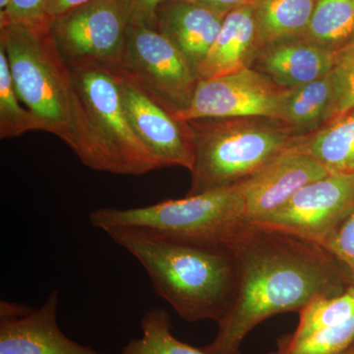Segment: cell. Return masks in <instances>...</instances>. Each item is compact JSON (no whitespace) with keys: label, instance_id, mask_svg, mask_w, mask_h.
<instances>
[{"label":"cell","instance_id":"cell-3","mask_svg":"<svg viewBox=\"0 0 354 354\" xmlns=\"http://www.w3.org/2000/svg\"><path fill=\"white\" fill-rule=\"evenodd\" d=\"M14 86L41 125L55 135L88 169L104 172L92 124L77 90L73 73L50 31V25L0 26Z\"/></svg>","mask_w":354,"mask_h":354},{"label":"cell","instance_id":"cell-21","mask_svg":"<svg viewBox=\"0 0 354 354\" xmlns=\"http://www.w3.org/2000/svg\"><path fill=\"white\" fill-rule=\"evenodd\" d=\"M143 335L133 339L120 354H209L179 341L171 332V317L164 309L148 310L141 320Z\"/></svg>","mask_w":354,"mask_h":354},{"label":"cell","instance_id":"cell-23","mask_svg":"<svg viewBox=\"0 0 354 354\" xmlns=\"http://www.w3.org/2000/svg\"><path fill=\"white\" fill-rule=\"evenodd\" d=\"M19 100L6 51L0 48V138L2 140L41 130L34 114L29 109L22 108Z\"/></svg>","mask_w":354,"mask_h":354},{"label":"cell","instance_id":"cell-24","mask_svg":"<svg viewBox=\"0 0 354 354\" xmlns=\"http://www.w3.org/2000/svg\"><path fill=\"white\" fill-rule=\"evenodd\" d=\"M354 342V317L337 327L317 330L301 337L286 335L270 354H344Z\"/></svg>","mask_w":354,"mask_h":354},{"label":"cell","instance_id":"cell-7","mask_svg":"<svg viewBox=\"0 0 354 354\" xmlns=\"http://www.w3.org/2000/svg\"><path fill=\"white\" fill-rule=\"evenodd\" d=\"M120 68L148 88L169 111L189 106L198 83L197 70L157 29L130 25Z\"/></svg>","mask_w":354,"mask_h":354},{"label":"cell","instance_id":"cell-6","mask_svg":"<svg viewBox=\"0 0 354 354\" xmlns=\"http://www.w3.org/2000/svg\"><path fill=\"white\" fill-rule=\"evenodd\" d=\"M69 66L101 150L106 172L138 176L162 169L157 158L133 129L111 69L92 62Z\"/></svg>","mask_w":354,"mask_h":354},{"label":"cell","instance_id":"cell-11","mask_svg":"<svg viewBox=\"0 0 354 354\" xmlns=\"http://www.w3.org/2000/svg\"><path fill=\"white\" fill-rule=\"evenodd\" d=\"M354 207V174H330L307 184L281 209L257 221L322 244Z\"/></svg>","mask_w":354,"mask_h":354},{"label":"cell","instance_id":"cell-16","mask_svg":"<svg viewBox=\"0 0 354 354\" xmlns=\"http://www.w3.org/2000/svg\"><path fill=\"white\" fill-rule=\"evenodd\" d=\"M225 17L183 0H167L158 8V30L197 70L218 37Z\"/></svg>","mask_w":354,"mask_h":354},{"label":"cell","instance_id":"cell-9","mask_svg":"<svg viewBox=\"0 0 354 354\" xmlns=\"http://www.w3.org/2000/svg\"><path fill=\"white\" fill-rule=\"evenodd\" d=\"M288 91L248 67L218 78L201 79L189 106L174 115L181 121L239 118L279 121Z\"/></svg>","mask_w":354,"mask_h":354},{"label":"cell","instance_id":"cell-15","mask_svg":"<svg viewBox=\"0 0 354 354\" xmlns=\"http://www.w3.org/2000/svg\"><path fill=\"white\" fill-rule=\"evenodd\" d=\"M261 48L253 4L239 7L225 16L198 75L209 80L252 67Z\"/></svg>","mask_w":354,"mask_h":354},{"label":"cell","instance_id":"cell-26","mask_svg":"<svg viewBox=\"0 0 354 354\" xmlns=\"http://www.w3.org/2000/svg\"><path fill=\"white\" fill-rule=\"evenodd\" d=\"M322 245L346 268L354 286V207L328 235Z\"/></svg>","mask_w":354,"mask_h":354},{"label":"cell","instance_id":"cell-14","mask_svg":"<svg viewBox=\"0 0 354 354\" xmlns=\"http://www.w3.org/2000/svg\"><path fill=\"white\" fill-rule=\"evenodd\" d=\"M334 53L304 37L281 39L260 48L252 68L281 87H301L327 75L333 69Z\"/></svg>","mask_w":354,"mask_h":354},{"label":"cell","instance_id":"cell-25","mask_svg":"<svg viewBox=\"0 0 354 354\" xmlns=\"http://www.w3.org/2000/svg\"><path fill=\"white\" fill-rule=\"evenodd\" d=\"M332 73L337 91V118L354 111V41L334 53Z\"/></svg>","mask_w":354,"mask_h":354},{"label":"cell","instance_id":"cell-33","mask_svg":"<svg viewBox=\"0 0 354 354\" xmlns=\"http://www.w3.org/2000/svg\"><path fill=\"white\" fill-rule=\"evenodd\" d=\"M346 354H354V342L351 344V348L346 351Z\"/></svg>","mask_w":354,"mask_h":354},{"label":"cell","instance_id":"cell-31","mask_svg":"<svg viewBox=\"0 0 354 354\" xmlns=\"http://www.w3.org/2000/svg\"><path fill=\"white\" fill-rule=\"evenodd\" d=\"M31 309L26 306V305L13 304V302L1 300V302H0V318L22 316L28 313Z\"/></svg>","mask_w":354,"mask_h":354},{"label":"cell","instance_id":"cell-13","mask_svg":"<svg viewBox=\"0 0 354 354\" xmlns=\"http://www.w3.org/2000/svg\"><path fill=\"white\" fill-rule=\"evenodd\" d=\"M58 304V291L53 290L39 309L0 318V354H104L62 332L57 321Z\"/></svg>","mask_w":354,"mask_h":354},{"label":"cell","instance_id":"cell-28","mask_svg":"<svg viewBox=\"0 0 354 354\" xmlns=\"http://www.w3.org/2000/svg\"><path fill=\"white\" fill-rule=\"evenodd\" d=\"M167 0H123L130 25L158 30V11Z\"/></svg>","mask_w":354,"mask_h":354},{"label":"cell","instance_id":"cell-10","mask_svg":"<svg viewBox=\"0 0 354 354\" xmlns=\"http://www.w3.org/2000/svg\"><path fill=\"white\" fill-rule=\"evenodd\" d=\"M109 69L133 129L157 158L162 169L180 167L190 171L194 150L187 121L174 118L156 95L120 67Z\"/></svg>","mask_w":354,"mask_h":354},{"label":"cell","instance_id":"cell-8","mask_svg":"<svg viewBox=\"0 0 354 354\" xmlns=\"http://www.w3.org/2000/svg\"><path fill=\"white\" fill-rule=\"evenodd\" d=\"M129 17L123 0H92L50 21V31L69 65L120 66Z\"/></svg>","mask_w":354,"mask_h":354},{"label":"cell","instance_id":"cell-27","mask_svg":"<svg viewBox=\"0 0 354 354\" xmlns=\"http://www.w3.org/2000/svg\"><path fill=\"white\" fill-rule=\"evenodd\" d=\"M48 2L50 0H10L6 10L0 12V26L10 23L50 25L48 17Z\"/></svg>","mask_w":354,"mask_h":354},{"label":"cell","instance_id":"cell-1","mask_svg":"<svg viewBox=\"0 0 354 354\" xmlns=\"http://www.w3.org/2000/svg\"><path fill=\"white\" fill-rule=\"evenodd\" d=\"M235 256L239 281L209 354H242L246 335L263 321L299 313L310 302L353 286L346 268L326 247L297 235L241 223L223 239Z\"/></svg>","mask_w":354,"mask_h":354},{"label":"cell","instance_id":"cell-34","mask_svg":"<svg viewBox=\"0 0 354 354\" xmlns=\"http://www.w3.org/2000/svg\"><path fill=\"white\" fill-rule=\"evenodd\" d=\"M344 354H346V353H344Z\"/></svg>","mask_w":354,"mask_h":354},{"label":"cell","instance_id":"cell-5","mask_svg":"<svg viewBox=\"0 0 354 354\" xmlns=\"http://www.w3.org/2000/svg\"><path fill=\"white\" fill-rule=\"evenodd\" d=\"M241 184L232 187L186 195L141 208H101L91 212V225L111 228H145L162 234L223 242L228 232L243 223Z\"/></svg>","mask_w":354,"mask_h":354},{"label":"cell","instance_id":"cell-18","mask_svg":"<svg viewBox=\"0 0 354 354\" xmlns=\"http://www.w3.org/2000/svg\"><path fill=\"white\" fill-rule=\"evenodd\" d=\"M295 147L330 174H354V111L304 135Z\"/></svg>","mask_w":354,"mask_h":354},{"label":"cell","instance_id":"cell-2","mask_svg":"<svg viewBox=\"0 0 354 354\" xmlns=\"http://www.w3.org/2000/svg\"><path fill=\"white\" fill-rule=\"evenodd\" d=\"M104 232L143 266L156 292L183 320L220 323L227 313L239 269L227 244L145 228L118 227Z\"/></svg>","mask_w":354,"mask_h":354},{"label":"cell","instance_id":"cell-29","mask_svg":"<svg viewBox=\"0 0 354 354\" xmlns=\"http://www.w3.org/2000/svg\"><path fill=\"white\" fill-rule=\"evenodd\" d=\"M196 6L205 7L209 10L227 16L228 13L239 7L251 6L255 0H183Z\"/></svg>","mask_w":354,"mask_h":354},{"label":"cell","instance_id":"cell-20","mask_svg":"<svg viewBox=\"0 0 354 354\" xmlns=\"http://www.w3.org/2000/svg\"><path fill=\"white\" fill-rule=\"evenodd\" d=\"M304 38L335 51L354 41V0H317Z\"/></svg>","mask_w":354,"mask_h":354},{"label":"cell","instance_id":"cell-4","mask_svg":"<svg viewBox=\"0 0 354 354\" xmlns=\"http://www.w3.org/2000/svg\"><path fill=\"white\" fill-rule=\"evenodd\" d=\"M187 122L194 150L187 195L245 183L301 138L269 118H203Z\"/></svg>","mask_w":354,"mask_h":354},{"label":"cell","instance_id":"cell-17","mask_svg":"<svg viewBox=\"0 0 354 354\" xmlns=\"http://www.w3.org/2000/svg\"><path fill=\"white\" fill-rule=\"evenodd\" d=\"M337 91L332 71L295 88L283 101L279 122L298 136L311 134L335 118Z\"/></svg>","mask_w":354,"mask_h":354},{"label":"cell","instance_id":"cell-19","mask_svg":"<svg viewBox=\"0 0 354 354\" xmlns=\"http://www.w3.org/2000/svg\"><path fill=\"white\" fill-rule=\"evenodd\" d=\"M317 0H255L256 22L261 46L281 39L302 37Z\"/></svg>","mask_w":354,"mask_h":354},{"label":"cell","instance_id":"cell-12","mask_svg":"<svg viewBox=\"0 0 354 354\" xmlns=\"http://www.w3.org/2000/svg\"><path fill=\"white\" fill-rule=\"evenodd\" d=\"M330 172L315 158L288 149L264 169L241 184L243 195V223H257L281 209L307 184Z\"/></svg>","mask_w":354,"mask_h":354},{"label":"cell","instance_id":"cell-32","mask_svg":"<svg viewBox=\"0 0 354 354\" xmlns=\"http://www.w3.org/2000/svg\"><path fill=\"white\" fill-rule=\"evenodd\" d=\"M10 3V0H0V12H3Z\"/></svg>","mask_w":354,"mask_h":354},{"label":"cell","instance_id":"cell-30","mask_svg":"<svg viewBox=\"0 0 354 354\" xmlns=\"http://www.w3.org/2000/svg\"><path fill=\"white\" fill-rule=\"evenodd\" d=\"M92 0H50L48 2V17L50 21L68 12L72 9L88 3Z\"/></svg>","mask_w":354,"mask_h":354},{"label":"cell","instance_id":"cell-22","mask_svg":"<svg viewBox=\"0 0 354 354\" xmlns=\"http://www.w3.org/2000/svg\"><path fill=\"white\" fill-rule=\"evenodd\" d=\"M354 317V286L332 297L310 302L299 312V323L291 335L301 337L317 330L330 329L348 323Z\"/></svg>","mask_w":354,"mask_h":354}]
</instances>
